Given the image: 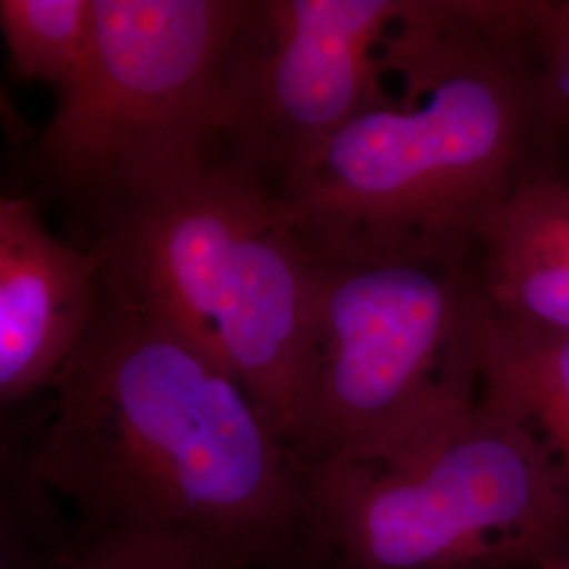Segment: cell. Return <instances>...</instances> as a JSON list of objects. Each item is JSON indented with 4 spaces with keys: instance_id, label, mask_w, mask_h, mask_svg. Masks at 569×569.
Masks as SVG:
<instances>
[{
    "instance_id": "obj_13",
    "label": "cell",
    "mask_w": 569,
    "mask_h": 569,
    "mask_svg": "<svg viewBox=\"0 0 569 569\" xmlns=\"http://www.w3.org/2000/svg\"><path fill=\"white\" fill-rule=\"evenodd\" d=\"M93 20L96 0H0L11 72L60 93L89 56Z\"/></svg>"
},
{
    "instance_id": "obj_1",
    "label": "cell",
    "mask_w": 569,
    "mask_h": 569,
    "mask_svg": "<svg viewBox=\"0 0 569 569\" xmlns=\"http://www.w3.org/2000/svg\"><path fill=\"white\" fill-rule=\"evenodd\" d=\"M37 432L87 533L188 540L226 569H338L305 465L241 385L106 279Z\"/></svg>"
},
{
    "instance_id": "obj_6",
    "label": "cell",
    "mask_w": 569,
    "mask_h": 569,
    "mask_svg": "<svg viewBox=\"0 0 569 569\" xmlns=\"http://www.w3.org/2000/svg\"><path fill=\"white\" fill-rule=\"evenodd\" d=\"M406 0H244L224 70V161L277 188L385 102Z\"/></svg>"
},
{
    "instance_id": "obj_10",
    "label": "cell",
    "mask_w": 569,
    "mask_h": 569,
    "mask_svg": "<svg viewBox=\"0 0 569 569\" xmlns=\"http://www.w3.org/2000/svg\"><path fill=\"white\" fill-rule=\"evenodd\" d=\"M472 279L498 315L569 333V178L557 163L536 167L489 218Z\"/></svg>"
},
{
    "instance_id": "obj_4",
    "label": "cell",
    "mask_w": 569,
    "mask_h": 569,
    "mask_svg": "<svg viewBox=\"0 0 569 569\" xmlns=\"http://www.w3.org/2000/svg\"><path fill=\"white\" fill-rule=\"evenodd\" d=\"M244 0H96L42 131V180L108 232L224 161V70ZM98 237V239H100Z\"/></svg>"
},
{
    "instance_id": "obj_11",
    "label": "cell",
    "mask_w": 569,
    "mask_h": 569,
    "mask_svg": "<svg viewBox=\"0 0 569 569\" xmlns=\"http://www.w3.org/2000/svg\"><path fill=\"white\" fill-rule=\"evenodd\" d=\"M468 342L479 395L540 439L569 493V333L510 321L475 287Z\"/></svg>"
},
{
    "instance_id": "obj_16",
    "label": "cell",
    "mask_w": 569,
    "mask_h": 569,
    "mask_svg": "<svg viewBox=\"0 0 569 569\" xmlns=\"http://www.w3.org/2000/svg\"><path fill=\"white\" fill-rule=\"evenodd\" d=\"M538 569H569V555H563L559 559H552V561L540 566Z\"/></svg>"
},
{
    "instance_id": "obj_3",
    "label": "cell",
    "mask_w": 569,
    "mask_h": 569,
    "mask_svg": "<svg viewBox=\"0 0 569 569\" xmlns=\"http://www.w3.org/2000/svg\"><path fill=\"white\" fill-rule=\"evenodd\" d=\"M305 470L338 569H538L569 555L549 451L481 395L380 453Z\"/></svg>"
},
{
    "instance_id": "obj_8",
    "label": "cell",
    "mask_w": 569,
    "mask_h": 569,
    "mask_svg": "<svg viewBox=\"0 0 569 569\" xmlns=\"http://www.w3.org/2000/svg\"><path fill=\"white\" fill-rule=\"evenodd\" d=\"M220 361L293 449L312 350V260L274 207L237 247L218 317Z\"/></svg>"
},
{
    "instance_id": "obj_14",
    "label": "cell",
    "mask_w": 569,
    "mask_h": 569,
    "mask_svg": "<svg viewBox=\"0 0 569 569\" xmlns=\"http://www.w3.org/2000/svg\"><path fill=\"white\" fill-rule=\"evenodd\" d=\"M521 47L536 122L555 159L569 143V0H529Z\"/></svg>"
},
{
    "instance_id": "obj_2",
    "label": "cell",
    "mask_w": 569,
    "mask_h": 569,
    "mask_svg": "<svg viewBox=\"0 0 569 569\" xmlns=\"http://www.w3.org/2000/svg\"><path fill=\"white\" fill-rule=\"evenodd\" d=\"M529 0H406L382 44L401 96L361 112L272 188L306 251L333 262L472 264L479 234L555 163L529 96Z\"/></svg>"
},
{
    "instance_id": "obj_5",
    "label": "cell",
    "mask_w": 569,
    "mask_h": 569,
    "mask_svg": "<svg viewBox=\"0 0 569 569\" xmlns=\"http://www.w3.org/2000/svg\"><path fill=\"white\" fill-rule=\"evenodd\" d=\"M310 260L305 465L380 453L477 399L472 264Z\"/></svg>"
},
{
    "instance_id": "obj_15",
    "label": "cell",
    "mask_w": 569,
    "mask_h": 569,
    "mask_svg": "<svg viewBox=\"0 0 569 569\" xmlns=\"http://www.w3.org/2000/svg\"><path fill=\"white\" fill-rule=\"evenodd\" d=\"M68 569H226L201 547L169 536L110 531L87 533Z\"/></svg>"
},
{
    "instance_id": "obj_12",
    "label": "cell",
    "mask_w": 569,
    "mask_h": 569,
    "mask_svg": "<svg viewBox=\"0 0 569 569\" xmlns=\"http://www.w3.org/2000/svg\"><path fill=\"white\" fill-rule=\"evenodd\" d=\"M37 437L2 443L0 569H68L87 540L79 519L42 479Z\"/></svg>"
},
{
    "instance_id": "obj_9",
    "label": "cell",
    "mask_w": 569,
    "mask_h": 569,
    "mask_svg": "<svg viewBox=\"0 0 569 569\" xmlns=\"http://www.w3.org/2000/svg\"><path fill=\"white\" fill-rule=\"evenodd\" d=\"M102 244L53 237L37 197L0 199V401L23 403L81 346L102 300Z\"/></svg>"
},
{
    "instance_id": "obj_7",
    "label": "cell",
    "mask_w": 569,
    "mask_h": 569,
    "mask_svg": "<svg viewBox=\"0 0 569 569\" xmlns=\"http://www.w3.org/2000/svg\"><path fill=\"white\" fill-rule=\"evenodd\" d=\"M272 207L270 186L222 161L103 232L106 279L222 366L218 317L232 260Z\"/></svg>"
}]
</instances>
